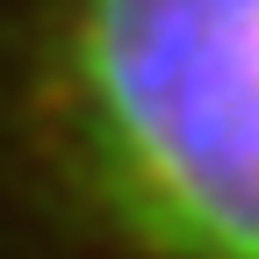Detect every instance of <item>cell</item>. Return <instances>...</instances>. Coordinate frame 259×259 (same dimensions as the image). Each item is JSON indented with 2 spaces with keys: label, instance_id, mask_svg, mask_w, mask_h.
<instances>
[{
  "label": "cell",
  "instance_id": "obj_1",
  "mask_svg": "<svg viewBox=\"0 0 259 259\" xmlns=\"http://www.w3.org/2000/svg\"><path fill=\"white\" fill-rule=\"evenodd\" d=\"M0 137L94 259H259V0H15Z\"/></svg>",
  "mask_w": 259,
  "mask_h": 259
}]
</instances>
